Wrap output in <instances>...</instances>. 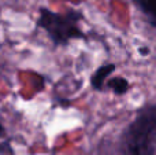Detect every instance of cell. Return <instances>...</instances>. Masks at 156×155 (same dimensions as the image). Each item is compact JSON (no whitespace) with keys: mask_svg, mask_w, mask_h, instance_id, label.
Segmentation results:
<instances>
[{"mask_svg":"<svg viewBox=\"0 0 156 155\" xmlns=\"http://www.w3.org/2000/svg\"><path fill=\"white\" fill-rule=\"evenodd\" d=\"M138 52H140L143 56H147V55H149L151 49H149L148 47H140V48H138Z\"/></svg>","mask_w":156,"mask_h":155,"instance_id":"obj_6","label":"cell"},{"mask_svg":"<svg viewBox=\"0 0 156 155\" xmlns=\"http://www.w3.org/2000/svg\"><path fill=\"white\" fill-rule=\"evenodd\" d=\"M105 85H107L108 89L112 91L116 96H123L130 91V82L122 76H116V77H112V78H108Z\"/></svg>","mask_w":156,"mask_h":155,"instance_id":"obj_5","label":"cell"},{"mask_svg":"<svg viewBox=\"0 0 156 155\" xmlns=\"http://www.w3.org/2000/svg\"><path fill=\"white\" fill-rule=\"evenodd\" d=\"M132 2L148 18L149 25L156 23V0H132Z\"/></svg>","mask_w":156,"mask_h":155,"instance_id":"obj_4","label":"cell"},{"mask_svg":"<svg viewBox=\"0 0 156 155\" xmlns=\"http://www.w3.org/2000/svg\"><path fill=\"white\" fill-rule=\"evenodd\" d=\"M82 19L83 14L78 10L56 13L47 7H40L36 25L48 34L55 45H67L73 40H82L86 37L80 26Z\"/></svg>","mask_w":156,"mask_h":155,"instance_id":"obj_2","label":"cell"},{"mask_svg":"<svg viewBox=\"0 0 156 155\" xmlns=\"http://www.w3.org/2000/svg\"><path fill=\"white\" fill-rule=\"evenodd\" d=\"M118 155H156V103L137 110L119 137Z\"/></svg>","mask_w":156,"mask_h":155,"instance_id":"obj_1","label":"cell"},{"mask_svg":"<svg viewBox=\"0 0 156 155\" xmlns=\"http://www.w3.org/2000/svg\"><path fill=\"white\" fill-rule=\"evenodd\" d=\"M5 135V128L2 125V122H0V137H3Z\"/></svg>","mask_w":156,"mask_h":155,"instance_id":"obj_7","label":"cell"},{"mask_svg":"<svg viewBox=\"0 0 156 155\" xmlns=\"http://www.w3.org/2000/svg\"><path fill=\"white\" fill-rule=\"evenodd\" d=\"M116 66L114 63H104V65L99 66L96 70L92 73L90 76V85L94 91H103L107 84V80L111 74L115 71Z\"/></svg>","mask_w":156,"mask_h":155,"instance_id":"obj_3","label":"cell"}]
</instances>
